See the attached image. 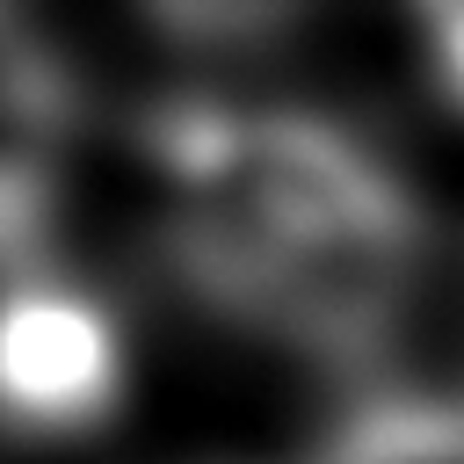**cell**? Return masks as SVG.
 <instances>
[{
	"label": "cell",
	"instance_id": "6da1fadb",
	"mask_svg": "<svg viewBox=\"0 0 464 464\" xmlns=\"http://www.w3.org/2000/svg\"><path fill=\"white\" fill-rule=\"evenodd\" d=\"M130 138L160 188V261L203 312L334 377L384 362L428 210L362 130L290 102L160 94Z\"/></svg>",
	"mask_w": 464,
	"mask_h": 464
},
{
	"label": "cell",
	"instance_id": "7a4b0ae2",
	"mask_svg": "<svg viewBox=\"0 0 464 464\" xmlns=\"http://www.w3.org/2000/svg\"><path fill=\"white\" fill-rule=\"evenodd\" d=\"M123 399V341L109 304L58 268L0 283V435L72 442Z\"/></svg>",
	"mask_w": 464,
	"mask_h": 464
},
{
	"label": "cell",
	"instance_id": "3957f363",
	"mask_svg": "<svg viewBox=\"0 0 464 464\" xmlns=\"http://www.w3.org/2000/svg\"><path fill=\"white\" fill-rule=\"evenodd\" d=\"M72 65L29 14L0 7V283L51 268L58 152L72 138Z\"/></svg>",
	"mask_w": 464,
	"mask_h": 464
},
{
	"label": "cell",
	"instance_id": "277c9868",
	"mask_svg": "<svg viewBox=\"0 0 464 464\" xmlns=\"http://www.w3.org/2000/svg\"><path fill=\"white\" fill-rule=\"evenodd\" d=\"M304 464H464V392L362 384L319 428Z\"/></svg>",
	"mask_w": 464,
	"mask_h": 464
},
{
	"label": "cell",
	"instance_id": "5b68a950",
	"mask_svg": "<svg viewBox=\"0 0 464 464\" xmlns=\"http://www.w3.org/2000/svg\"><path fill=\"white\" fill-rule=\"evenodd\" d=\"M145 22L167 44H181V51H239V44L254 51V44L290 36L297 29V7H283V0H167Z\"/></svg>",
	"mask_w": 464,
	"mask_h": 464
},
{
	"label": "cell",
	"instance_id": "8992f818",
	"mask_svg": "<svg viewBox=\"0 0 464 464\" xmlns=\"http://www.w3.org/2000/svg\"><path fill=\"white\" fill-rule=\"evenodd\" d=\"M413 44H420V72H428L435 102L464 116V0L413 7Z\"/></svg>",
	"mask_w": 464,
	"mask_h": 464
}]
</instances>
